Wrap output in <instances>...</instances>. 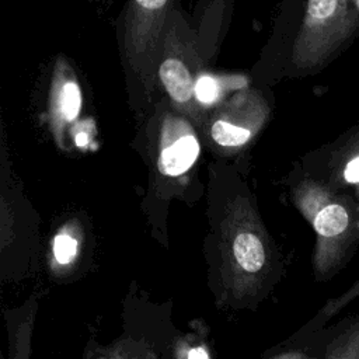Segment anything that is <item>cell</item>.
Masks as SVG:
<instances>
[{"label":"cell","mask_w":359,"mask_h":359,"mask_svg":"<svg viewBox=\"0 0 359 359\" xmlns=\"http://www.w3.org/2000/svg\"><path fill=\"white\" fill-rule=\"evenodd\" d=\"M279 272V255L255 206L248 196H236L224 208L209 258L217 303L247 306L269 290Z\"/></svg>","instance_id":"cell-1"},{"label":"cell","mask_w":359,"mask_h":359,"mask_svg":"<svg viewBox=\"0 0 359 359\" xmlns=\"http://www.w3.org/2000/svg\"><path fill=\"white\" fill-rule=\"evenodd\" d=\"M290 195L316 234L311 257L314 276L327 282L348 265L359 245V201L307 174L293 184Z\"/></svg>","instance_id":"cell-2"},{"label":"cell","mask_w":359,"mask_h":359,"mask_svg":"<svg viewBox=\"0 0 359 359\" xmlns=\"http://www.w3.org/2000/svg\"><path fill=\"white\" fill-rule=\"evenodd\" d=\"M359 35V0H306L292 45L299 76L314 74L346 50Z\"/></svg>","instance_id":"cell-3"},{"label":"cell","mask_w":359,"mask_h":359,"mask_svg":"<svg viewBox=\"0 0 359 359\" xmlns=\"http://www.w3.org/2000/svg\"><path fill=\"white\" fill-rule=\"evenodd\" d=\"M150 136V192L157 202L168 203L191 184L201 154L198 129L170 102L160 105Z\"/></svg>","instance_id":"cell-4"},{"label":"cell","mask_w":359,"mask_h":359,"mask_svg":"<svg viewBox=\"0 0 359 359\" xmlns=\"http://www.w3.org/2000/svg\"><path fill=\"white\" fill-rule=\"evenodd\" d=\"M180 0H128L121 25V56L126 73L149 102L157 84L163 35Z\"/></svg>","instance_id":"cell-5"},{"label":"cell","mask_w":359,"mask_h":359,"mask_svg":"<svg viewBox=\"0 0 359 359\" xmlns=\"http://www.w3.org/2000/svg\"><path fill=\"white\" fill-rule=\"evenodd\" d=\"M203 72V57L196 38L191 34L181 11L171 14L165 27L157 69V84L163 87L168 102L184 114L198 130L205 116L195 101V83Z\"/></svg>","instance_id":"cell-6"},{"label":"cell","mask_w":359,"mask_h":359,"mask_svg":"<svg viewBox=\"0 0 359 359\" xmlns=\"http://www.w3.org/2000/svg\"><path fill=\"white\" fill-rule=\"evenodd\" d=\"M271 107L254 88H243L210 111L201 129L208 146L222 154L244 150L266 125Z\"/></svg>","instance_id":"cell-7"},{"label":"cell","mask_w":359,"mask_h":359,"mask_svg":"<svg viewBox=\"0 0 359 359\" xmlns=\"http://www.w3.org/2000/svg\"><path fill=\"white\" fill-rule=\"evenodd\" d=\"M307 175L337 191L359 187V122L348 128L334 142L314 151Z\"/></svg>","instance_id":"cell-8"},{"label":"cell","mask_w":359,"mask_h":359,"mask_svg":"<svg viewBox=\"0 0 359 359\" xmlns=\"http://www.w3.org/2000/svg\"><path fill=\"white\" fill-rule=\"evenodd\" d=\"M81 102V90L72 69L65 63H57L50 81L48 119L53 137L59 146H63L67 128L80 115Z\"/></svg>","instance_id":"cell-9"},{"label":"cell","mask_w":359,"mask_h":359,"mask_svg":"<svg viewBox=\"0 0 359 359\" xmlns=\"http://www.w3.org/2000/svg\"><path fill=\"white\" fill-rule=\"evenodd\" d=\"M248 79L241 74H216L203 70L195 83V101L205 119L210 111L234 93L247 88Z\"/></svg>","instance_id":"cell-10"},{"label":"cell","mask_w":359,"mask_h":359,"mask_svg":"<svg viewBox=\"0 0 359 359\" xmlns=\"http://www.w3.org/2000/svg\"><path fill=\"white\" fill-rule=\"evenodd\" d=\"M323 359H359V314H351L328 328Z\"/></svg>","instance_id":"cell-11"},{"label":"cell","mask_w":359,"mask_h":359,"mask_svg":"<svg viewBox=\"0 0 359 359\" xmlns=\"http://www.w3.org/2000/svg\"><path fill=\"white\" fill-rule=\"evenodd\" d=\"M81 250V231L79 224H63L52 238L50 262L52 268L65 271L79 259Z\"/></svg>","instance_id":"cell-12"},{"label":"cell","mask_w":359,"mask_h":359,"mask_svg":"<svg viewBox=\"0 0 359 359\" xmlns=\"http://www.w3.org/2000/svg\"><path fill=\"white\" fill-rule=\"evenodd\" d=\"M328 328L309 332L300 330L280 352L271 359H323Z\"/></svg>","instance_id":"cell-13"},{"label":"cell","mask_w":359,"mask_h":359,"mask_svg":"<svg viewBox=\"0 0 359 359\" xmlns=\"http://www.w3.org/2000/svg\"><path fill=\"white\" fill-rule=\"evenodd\" d=\"M94 359H157V356L153 349L128 339L102 349L101 355Z\"/></svg>","instance_id":"cell-14"},{"label":"cell","mask_w":359,"mask_h":359,"mask_svg":"<svg viewBox=\"0 0 359 359\" xmlns=\"http://www.w3.org/2000/svg\"><path fill=\"white\" fill-rule=\"evenodd\" d=\"M177 359H210V355L205 344L185 341L177 348Z\"/></svg>","instance_id":"cell-15"},{"label":"cell","mask_w":359,"mask_h":359,"mask_svg":"<svg viewBox=\"0 0 359 359\" xmlns=\"http://www.w3.org/2000/svg\"><path fill=\"white\" fill-rule=\"evenodd\" d=\"M94 3H95V6H97L98 11H100V13H102V11L108 7L109 0H94Z\"/></svg>","instance_id":"cell-16"},{"label":"cell","mask_w":359,"mask_h":359,"mask_svg":"<svg viewBox=\"0 0 359 359\" xmlns=\"http://www.w3.org/2000/svg\"><path fill=\"white\" fill-rule=\"evenodd\" d=\"M358 195H359V187H358Z\"/></svg>","instance_id":"cell-17"}]
</instances>
